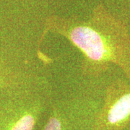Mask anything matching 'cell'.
Instances as JSON below:
<instances>
[{
    "mask_svg": "<svg viewBox=\"0 0 130 130\" xmlns=\"http://www.w3.org/2000/svg\"><path fill=\"white\" fill-rule=\"evenodd\" d=\"M52 98L49 80L32 72L0 88V130H32Z\"/></svg>",
    "mask_w": 130,
    "mask_h": 130,
    "instance_id": "obj_2",
    "label": "cell"
},
{
    "mask_svg": "<svg viewBox=\"0 0 130 130\" xmlns=\"http://www.w3.org/2000/svg\"><path fill=\"white\" fill-rule=\"evenodd\" d=\"M25 73L27 72H18L15 70L0 73V88L14 83V82L21 78Z\"/></svg>",
    "mask_w": 130,
    "mask_h": 130,
    "instance_id": "obj_5",
    "label": "cell"
},
{
    "mask_svg": "<svg viewBox=\"0 0 130 130\" xmlns=\"http://www.w3.org/2000/svg\"><path fill=\"white\" fill-rule=\"evenodd\" d=\"M52 114L43 130H63V121L59 108L57 104L51 103Z\"/></svg>",
    "mask_w": 130,
    "mask_h": 130,
    "instance_id": "obj_4",
    "label": "cell"
},
{
    "mask_svg": "<svg viewBox=\"0 0 130 130\" xmlns=\"http://www.w3.org/2000/svg\"><path fill=\"white\" fill-rule=\"evenodd\" d=\"M97 115L96 130H120L130 121V79L113 81L107 86Z\"/></svg>",
    "mask_w": 130,
    "mask_h": 130,
    "instance_id": "obj_3",
    "label": "cell"
},
{
    "mask_svg": "<svg viewBox=\"0 0 130 130\" xmlns=\"http://www.w3.org/2000/svg\"><path fill=\"white\" fill-rule=\"evenodd\" d=\"M43 28V36L47 32L61 36L80 51L84 77L96 78L115 65L130 79V32L101 4L86 19L50 15Z\"/></svg>",
    "mask_w": 130,
    "mask_h": 130,
    "instance_id": "obj_1",
    "label": "cell"
},
{
    "mask_svg": "<svg viewBox=\"0 0 130 130\" xmlns=\"http://www.w3.org/2000/svg\"><path fill=\"white\" fill-rule=\"evenodd\" d=\"M14 70H12V68H10L9 64L7 63L5 58L3 56L2 53L0 51V73L11 72V71H14Z\"/></svg>",
    "mask_w": 130,
    "mask_h": 130,
    "instance_id": "obj_6",
    "label": "cell"
}]
</instances>
